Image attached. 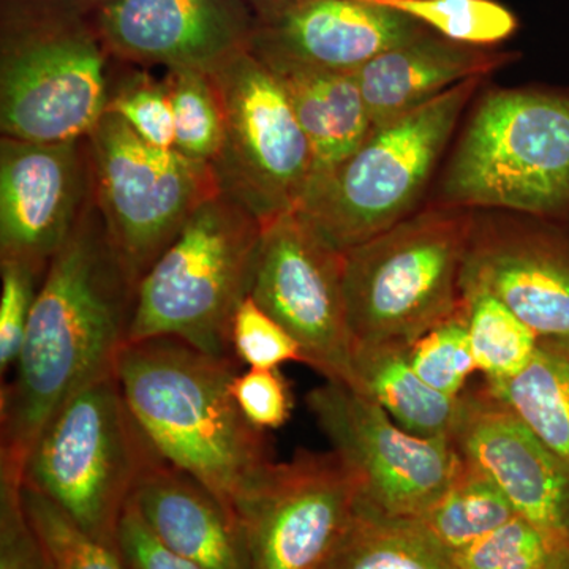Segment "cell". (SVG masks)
Listing matches in <instances>:
<instances>
[{
	"label": "cell",
	"mask_w": 569,
	"mask_h": 569,
	"mask_svg": "<svg viewBox=\"0 0 569 569\" xmlns=\"http://www.w3.org/2000/svg\"><path fill=\"white\" fill-rule=\"evenodd\" d=\"M359 500L358 478L332 449L272 463L238 511L250 569H323Z\"/></svg>",
	"instance_id": "cell-13"
},
{
	"label": "cell",
	"mask_w": 569,
	"mask_h": 569,
	"mask_svg": "<svg viewBox=\"0 0 569 569\" xmlns=\"http://www.w3.org/2000/svg\"><path fill=\"white\" fill-rule=\"evenodd\" d=\"M475 211L429 203L343 253V298L355 347H410L455 316Z\"/></svg>",
	"instance_id": "cell-5"
},
{
	"label": "cell",
	"mask_w": 569,
	"mask_h": 569,
	"mask_svg": "<svg viewBox=\"0 0 569 569\" xmlns=\"http://www.w3.org/2000/svg\"><path fill=\"white\" fill-rule=\"evenodd\" d=\"M159 459L127 406L114 369L78 389L52 415L26 459L22 485L50 498L93 538L118 548L123 511L142 473Z\"/></svg>",
	"instance_id": "cell-8"
},
{
	"label": "cell",
	"mask_w": 569,
	"mask_h": 569,
	"mask_svg": "<svg viewBox=\"0 0 569 569\" xmlns=\"http://www.w3.org/2000/svg\"><path fill=\"white\" fill-rule=\"evenodd\" d=\"M515 516V508L496 482L459 455L448 488L418 520L452 553Z\"/></svg>",
	"instance_id": "cell-25"
},
{
	"label": "cell",
	"mask_w": 569,
	"mask_h": 569,
	"mask_svg": "<svg viewBox=\"0 0 569 569\" xmlns=\"http://www.w3.org/2000/svg\"><path fill=\"white\" fill-rule=\"evenodd\" d=\"M531 569H569V545L561 548L552 559Z\"/></svg>",
	"instance_id": "cell-39"
},
{
	"label": "cell",
	"mask_w": 569,
	"mask_h": 569,
	"mask_svg": "<svg viewBox=\"0 0 569 569\" xmlns=\"http://www.w3.org/2000/svg\"><path fill=\"white\" fill-rule=\"evenodd\" d=\"M22 505L54 569H130L121 550L78 526L50 498L21 486Z\"/></svg>",
	"instance_id": "cell-29"
},
{
	"label": "cell",
	"mask_w": 569,
	"mask_h": 569,
	"mask_svg": "<svg viewBox=\"0 0 569 569\" xmlns=\"http://www.w3.org/2000/svg\"><path fill=\"white\" fill-rule=\"evenodd\" d=\"M132 501L167 548L203 569H250L239 520L211 490L164 459L142 473Z\"/></svg>",
	"instance_id": "cell-19"
},
{
	"label": "cell",
	"mask_w": 569,
	"mask_h": 569,
	"mask_svg": "<svg viewBox=\"0 0 569 569\" xmlns=\"http://www.w3.org/2000/svg\"><path fill=\"white\" fill-rule=\"evenodd\" d=\"M451 441L496 482L516 515L569 541V471L486 385L460 396Z\"/></svg>",
	"instance_id": "cell-17"
},
{
	"label": "cell",
	"mask_w": 569,
	"mask_h": 569,
	"mask_svg": "<svg viewBox=\"0 0 569 569\" xmlns=\"http://www.w3.org/2000/svg\"><path fill=\"white\" fill-rule=\"evenodd\" d=\"M22 479L0 470V569H54L24 511Z\"/></svg>",
	"instance_id": "cell-35"
},
{
	"label": "cell",
	"mask_w": 569,
	"mask_h": 569,
	"mask_svg": "<svg viewBox=\"0 0 569 569\" xmlns=\"http://www.w3.org/2000/svg\"><path fill=\"white\" fill-rule=\"evenodd\" d=\"M306 403L370 507L419 519L448 488L459 462L451 438L413 436L372 399L332 381L309 391Z\"/></svg>",
	"instance_id": "cell-11"
},
{
	"label": "cell",
	"mask_w": 569,
	"mask_h": 569,
	"mask_svg": "<svg viewBox=\"0 0 569 569\" xmlns=\"http://www.w3.org/2000/svg\"><path fill=\"white\" fill-rule=\"evenodd\" d=\"M274 74L312 149V186L358 151L372 133L365 97L355 73L291 70Z\"/></svg>",
	"instance_id": "cell-21"
},
{
	"label": "cell",
	"mask_w": 569,
	"mask_h": 569,
	"mask_svg": "<svg viewBox=\"0 0 569 569\" xmlns=\"http://www.w3.org/2000/svg\"><path fill=\"white\" fill-rule=\"evenodd\" d=\"M174 114V149L197 162H216L223 142V110L208 71H164Z\"/></svg>",
	"instance_id": "cell-27"
},
{
	"label": "cell",
	"mask_w": 569,
	"mask_h": 569,
	"mask_svg": "<svg viewBox=\"0 0 569 569\" xmlns=\"http://www.w3.org/2000/svg\"><path fill=\"white\" fill-rule=\"evenodd\" d=\"M489 291L539 339H569L567 222L505 211H475L460 279Z\"/></svg>",
	"instance_id": "cell-14"
},
{
	"label": "cell",
	"mask_w": 569,
	"mask_h": 569,
	"mask_svg": "<svg viewBox=\"0 0 569 569\" xmlns=\"http://www.w3.org/2000/svg\"><path fill=\"white\" fill-rule=\"evenodd\" d=\"M250 296L295 337L305 365L326 381L355 388L343 253L320 241L296 212L263 224Z\"/></svg>",
	"instance_id": "cell-12"
},
{
	"label": "cell",
	"mask_w": 569,
	"mask_h": 569,
	"mask_svg": "<svg viewBox=\"0 0 569 569\" xmlns=\"http://www.w3.org/2000/svg\"><path fill=\"white\" fill-rule=\"evenodd\" d=\"M93 201L116 253L137 282L193 212L220 192L211 164L157 148L112 112L88 137Z\"/></svg>",
	"instance_id": "cell-9"
},
{
	"label": "cell",
	"mask_w": 569,
	"mask_h": 569,
	"mask_svg": "<svg viewBox=\"0 0 569 569\" xmlns=\"http://www.w3.org/2000/svg\"><path fill=\"white\" fill-rule=\"evenodd\" d=\"M92 201L88 137L0 138V260L47 269Z\"/></svg>",
	"instance_id": "cell-15"
},
{
	"label": "cell",
	"mask_w": 569,
	"mask_h": 569,
	"mask_svg": "<svg viewBox=\"0 0 569 569\" xmlns=\"http://www.w3.org/2000/svg\"><path fill=\"white\" fill-rule=\"evenodd\" d=\"M569 541L515 516L503 526L451 553L456 569H531L552 559Z\"/></svg>",
	"instance_id": "cell-32"
},
{
	"label": "cell",
	"mask_w": 569,
	"mask_h": 569,
	"mask_svg": "<svg viewBox=\"0 0 569 569\" xmlns=\"http://www.w3.org/2000/svg\"><path fill=\"white\" fill-rule=\"evenodd\" d=\"M236 406L257 429L276 430L287 425L293 411V395L279 369H247L230 385Z\"/></svg>",
	"instance_id": "cell-36"
},
{
	"label": "cell",
	"mask_w": 569,
	"mask_h": 569,
	"mask_svg": "<svg viewBox=\"0 0 569 569\" xmlns=\"http://www.w3.org/2000/svg\"><path fill=\"white\" fill-rule=\"evenodd\" d=\"M427 32L407 14L365 0H307L276 20L257 21L250 51L272 71L355 73Z\"/></svg>",
	"instance_id": "cell-18"
},
{
	"label": "cell",
	"mask_w": 569,
	"mask_h": 569,
	"mask_svg": "<svg viewBox=\"0 0 569 569\" xmlns=\"http://www.w3.org/2000/svg\"><path fill=\"white\" fill-rule=\"evenodd\" d=\"M107 112L119 116L141 140L174 149V114L163 78L142 67L114 61Z\"/></svg>",
	"instance_id": "cell-30"
},
{
	"label": "cell",
	"mask_w": 569,
	"mask_h": 569,
	"mask_svg": "<svg viewBox=\"0 0 569 569\" xmlns=\"http://www.w3.org/2000/svg\"><path fill=\"white\" fill-rule=\"evenodd\" d=\"M211 77L224 122L212 163L220 192L263 224L298 211L312 181L313 157L282 82L250 50Z\"/></svg>",
	"instance_id": "cell-10"
},
{
	"label": "cell",
	"mask_w": 569,
	"mask_h": 569,
	"mask_svg": "<svg viewBox=\"0 0 569 569\" xmlns=\"http://www.w3.org/2000/svg\"><path fill=\"white\" fill-rule=\"evenodd\" d=\"M118 548L130 569H203L167 548L149 529L132 500L119 522Z\"/></svg>",
	"instance_id": "cell-37"
},
{
	"label": "cell",
	"mask_w": 569,
	"mask_h": 569,
	"mask_svg": "<svg viewBox=\"0 0 569 569\" xmlns=\"http://www.w3.org/2000/svg\"><path fill=\"white\" fill-rule=\"evenodd\" d=\"M231 350L249 369H279L287 362H302L305 355L295 337L247 296L231 323Z\"/></svg>",
	"instance_id": "cell-33"
},
{
	"label": "cell",
	"mask_w": 569,
	"mask_h": 569,
	"mask_svg": "<svg viewBox=\"0 0 569 569\" xmlns=\"http://www.w3.org/2000/svg\"><path fill=\"white\" fill-rule=\"evenodd\" d=\"M112 70L92 0H0L2 137H89L107 112Z\"/></svg>",
	"instance_id": "cell-3"
},
{
	"label": "cell",
	"mask_w": 569,
	"mask_h": 569,
	"mask_svg": "<svg viewBox=\"0 0 569 569\" xmlns=\"http://www.w3.org/2000/svg\"><path fill=\"white\" fill-rule=\"evenodd\" d=\"M239 365L171 337L126 343L116 361L127 406L156 451L236 519L276 462L268 437L231 396Z\"/></svg>",
	"instance_id": "cell-2"
},
{
	"label": "cell",
	"mask_w": 569,
	"mask_h": 569,
	"mask_svg": "<svg viewBox=\"0 0 569 569\" xmlns=\"http://www.w3.org/2000/svg\"><path fill=\"white\" fill-rule=\"evenodd\" d=\"M48 269V268H47ZM47 269L28 261L0 260V372L17 365Z\"/></svg>",
	"instance_id": "cell-34"
},
{
	"label": "cell",
	"mask_w": 569,
	"mask_h": 569,
	"mask_svg": "<svg viewBox=\"0 0 569 569\" xmlns=\"http://www.w3.org/2000/svg\"><path fill=\"white\" fill-rule=\"evenodd\" d=\"M138 282L116 253L96 201L52 257L13 377L0 395V470L22 479L43 427L78 389L116 369Z\"/></svg>",
	"instance_id": "cell-1"
},
{
	"label": "cell",
	"mask_w": 569,
	"mask_h": 569,
	"mask_svg": "<svg viewBox=\"0 0 569 569\" xmlns=\"http://www.w3.org/2000/svg\"><path fill=\"white\" fill-rule=\"evenodd\" d=\"M482 80L460 82L373 129L358 151L309 187L296 216L340 253L413 216Z\"/></svg>",
	"instance_id": "cell-6"
},
{
	"label": "cell",
	"mask_w": 569,
	"mask_h": 569,
	"mask_svg": "<svg viewBox=\"0 0 569 569\" xmlns=\"http://www.w3.org/2000/svg\"><path fill=\"white\" fill-rule=\"evenodd\" d=\"M323 569H456L418 519L389 516L359 500L346 537Z\"/></svg>",
	"instance_id": "cell-24"
},
{
	"label": "cell",
	"mask_w": 569,
	"mask_h": 569,
	"mask_svg": "<svg viewBox=\"0 0 569 569\" xmlns=\"http://www.w3.org/2000/svg\"><path fill=\"white\" fill-rule=\"evenodd\" d=\"M516 61L515 52L473 47L427 32L355 71L373 129L418 110L441 93Z\"/></svg>",
	"instance_id": "cell-20"
},
{
	"label": "cell",
	"mask_w": 569,
	"mask_h": 569,
	"mask_svg": "<svg viewBox=\"0 0 569 569\" xmlns=\"http://www.w3.org/2000/svg\"><path fill=\"white\" fill-rule=\"evenodd\" d=\"M252 9L257 21H271L282 17L287 11L293 10L295 7L301 6L307 0H246Z\"/></svg>",
	"instance_id": "cell-38"
},
{
	"label": "cell",
	"mask_w": 569,
	"mask_h": 569,
	"mask_svg": "<svg viewBox=\"0 0 569 569\" xmlns=\"http://www.w3.org/2000/svg\"><path fill=\"white\" fill-rule=\"evenodd\" d=\"M569 220V91L493 89L475 104L436 200Z\"/></svg>",
	"instance_id": "cell-4"
},
{
	"label": "cell",
	"mask_w": 569,
	"mask_h": 569,
	"mask_svg": "<svg viewBox=\"0 0 569 569\" xmlns=\"http://www.w3.org/2000/svg\"><path fill=\"white\" fill-rule=\"evenodd\" d=\"M460 295L471 351L486 383L518 377L537 351V332L489 291L471 288Z\"/></svg>",
	"instance_id": "cell-26"
},
{
	"label": "cell",
	"mask_w": 569,
	"mask_h": 569,
	"mask_svg": "<svg viewBox=\"0 0 569 569\" xmlns=\"http://www.w3.org/2000/svg\"><path fill=\"white\" fill-rule=\"evenodd\" d=\"M261 236L263 223L241 204L209 197L138 282L127 343L171 337L236 358L231 323L250 295Z\"/></svg>",
	"instance_id": "cell-7"
},
{
	"label": "cell",
	"mask_w": 569,
	"mask_h": 569,
	"mask_svg": "<svg viewBox=\"0 0 569 569\" xmlns=\"http://www.w3.org/2000/svg\"><path fill=\"white\" fill-rule=\"evenodd\" d=\"M407 14L459 43L492 48L515 36L518 17L496 0H365Z\"/></svg>",
	"instance_id": "cell-28"
},
{
	"label": "cell",
	"mask_w": 569,
	"mask_h": 569,
	"mask_svg": "<svg viewBox=\"0 0 569 569\" xmlns=\"http://www.w3.org/2000/svg\"><path fill=\"white\" fill-rule=\"evenodd\" d=\"M569 471V339H539L529 366L503 383H486Z\"/></svg>",
	"instance_id": "cell-23"
},
{
	"label": "cell",
	"mask_w": 569,
	"mask_h": 569,
	"mask_svg": "<svg viewBox=\"0 0 569 569\" xmlns=\"http://www.w3.org/2000/svg\"><path fill=\"white\" fill-rule=\"evenodd\" d=\"M408 361L430 388L460 397L471 373L477 372L466 316L460 309L407 348Z\"/></svg>",
	"instance_id": "cell-31"
},
{
	"label": "cell",
	"mask_w": 569,
	"mask_h": 569,
	"mask_svg": "<svg viewBox=\"0 0 569 569\" xmlns=\"http://www.w3.org/2000/svg\"><path fill=\"white\" fill-rule=\"evenodd\" d=\"M114 61L208 71L250 50L257 17L246 0H92Z\"/></svg>",
	"instance_id": "cell-16"
},
{
	"label": "cell",
	"mask_w": 569,
	"mask_h": 569,
	"mask_svg": "<svg viewBox=\"0 0 569 569\" xmlns=\"http://www.w3.org/2000/svg\"><path fill=\"white\" fill-rule=\"evenodd\" d=\"M355 391L377 402L413 436L451 438L460 397L441 395L415 372L407 348L359 346L353 356Z\"/></svg>",
	"instance_id": "cell-22"
}]
</instances>
